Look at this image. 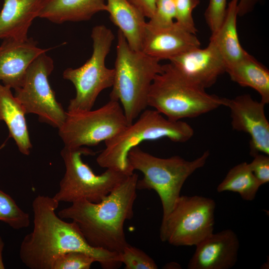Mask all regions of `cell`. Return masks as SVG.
<instances>
[{"label":"cell","mask_w":269,"mask_h":269,"mask_svg":"<svg viewBox=\"0 0 269 269\" xmlns=\"http://www.w3.org/2000/svg\"><path fill=\"white\" fill-rule=\"evenodd\" d=\"M49 49L39 47L31 38L3 39L0 45V82L14 90L19 88L31 63Z\"/></svg>","instance_id":"16"},{"label":"cell","mask_w":269,"mask_h":269,"mask_svg":"<svg viewBox=\"0 0 269 269\" xmlns=\"http://www.w3.org/2000/svg\"><path fill=\"white\" fill-rule=\"evenodd\" d=\"M0 221L15 230L27 228L30 224L28 213L22 210L10 196L0 189Z\"/></svg>","instance_id":"24"},{"label":"cell","mask_w":269,"mask_h":269,"mask_svg":"<svg viewBox=\"0 0 269 269\" xmlns=\"http://www.w3.org/2000/svg\"><path fill=\"white\" fill-rule=\"evenodd\" d=\"M144 15L150 19L155 10L156 0H128Z\"/></svg>","instance_id":"31"},{"label":"cell","mask_w":269,"mask_h":269,"mask_svg":"<svg viewBox=\"0 0 269 269\" xmlns=\"http://www.w3.org/2000/svg\"><path fill=\"white\" fill-rule=\"evenodd\" d=\"M265 104L249 94L227 98L226 107L230 110L232 128L250 136V154L269 155V123L265 113Z\"/></svg>","instance_id":"12"},{"label":"cell","mask_w":269,"mask_h":269,"mask_svg":"<svg viewBox=\"0 0 269 269\" xmlns=\"http://www.w3.org/2000/svg\"><path fill=\"white\" fill-rule=\"evenodd\" d=\"M119 260L125 269H157L154 261L140 249L128 244L119 253Z\"/></svg>","instance_id":"25"},{"label":"cell","mask_w":269,"mask_h":269,"mask_svg":"<svg viewBox=\"0 0 269 269\" xmlns=\"http://www.w3.org/2000/svg\"><path fill=\"white\" fill-rule=\"evenodd\" d=\"M174 0H156L154 15L147 23L154 26H166L174 22Z\"/></svg>","instance_id":"28"},{"label":"cell","mask_w":269,"mask_h":269,"mask_svg":"<svg viewBox=\"0 0 269 269\" xmlns=\"http://www.w3.org/2000/svg\"><path fill=\"white\" fill-rule=\"evenodd\" d=\"M195 246L188 269H229L236 263L240 243L236 234L226 229L213 233Z\"/></svg>","instance_id":"15"},{"label":"cell","mask_w":269,"mask_h":269,"mask_svg":"<svg viewBox=\"0 0 269 269\" xmlns=\"http://www.w3.org/2000/svg\"><path fill=\"white\" fill-rule=\"evenodd\" d=\"M22 105L13 95L11 89L0 83V121L7 126L9 136L14 140L19 151L28 155L32 145L30 139Z\"/></svg>","instance_id":"18"},{"label":"cell","mask_w":269,"mask_h":269,"mask_svg":"<svg viewBox=\"0 0 269 269\" xmlns=\"http://www.w3.org/2000/svg\"><path fill=\"white\" fill-rule=\"evenodd\" d=\"M175 22L188 32L196 34L198 31L192 15L193 11L200 3L199 0H174Z\"/></svg>","instance_id":"26"},{"label":"cell","mask_w":269,"mask_h":269,"mask_svg":"<svg viewBox=\"0 0 269 269\" xmlns=\"http://www.w3.org/2000/svg\"><path fill=\"white\" fill-rule=\"evenodd\" d=\"M106 11L133 50L141 51L145 17L128 0H107Z\"/></svg>","instance_id":"20"},{"label":"cell","mask_w":269,"mask_h":269,"mask_svg":"<svg viewBox=\"0 0 269 269\" xmlns=\"http://www.w3.org/2000/svg\"><path fill=\"white\" fill-rule=\"evenodd\" d=\"M45 0H3L0 12V39L23 40Z\"/></svg>","instance_id":"17"},{"label":"cell","mask_w":269,"mask_h":269,"mask_svg":"<svg viewBox=\"0 0 269 269\" xmlns=\"http://www.w3.org/2000/svg\"><path fill=\"white\" fill-rule=\"evenodd\" d=\"M46 52L38 56L28 67L22 84L15 90L14 96L26 114H33L38 120L58 129L64 123L66 112L59 103L48 77L54 69V62Z\"/></svg>","instance_id":"11"},{"label":"cell","mask_w":269,"mask_h":269,"mask_svg":"<svg viewBox=\"0 0 269 269\" xmlns=\"http://www.w3.org/2000/svg\"><path fill=\"white\" fill-rule=\"evenodd\" d=\"M209 155L206 150L191 161L178 155L160 158L136 146L129 152L128 159L132 169L140 171L143 175L142 178L138 179L136 189L153 190L159 196L163 220L172 210L185 181L205 164Z\"/></svg>","instance_id":"6"},{"label":"cell","mask_w":269,"mask_h":269,"mask_svg":"<svg viewBox=\"0 0 269 269\" xmlns=\"http://www.w3.org/2000/svg\"><path fill=\"white\" fill-rule=\"evenodd\" d=\"M96 259L85 253L72 251L59 256L55 261L52 269H89Z\"/></svg>","instance_id":"27"},{"label":"cell","mask_w":269,"mask_h":269,"mask_svg":"<svg viewBox=\"0 0 269 269\" xmlns=\"http://www.w3.org/2000/svg\"><path fill=\"white\" fill-rule=\"evenodd\" d=\"M93 52L81 66L68 68L63 73L64 79L74 85L76 95L71 99L67 112L92 110L100 93L113 86L115 71L106 66L105 60L115 39L112 31L104 25L94 26L91 32Z\"/></svg>","instance_id":"8"},{"label":"cell","mask_w":269,"mask_h":269,"mask_svg":"<svg viewBox=\"0 0 269 269\" xmlns=\"http://www.w3.org/2000/svg\"><path fill=\"white\" fill-rule=\"evenodd\" d=\"M261 186L250 170L248 163L243 162L231 168L218 185V192L232 191L239 193L243 199L253 200Z\"/></svg>","instance_id":"23"},{"label":"cell","mask_w":269,"mask_h":269,"mask_svg":"<svg viewBox=\"0 0 269 269\" xmlns=\"http://www.w3.org/2000/svg\"><path fill=\"white\" fill-rule=\"evenodd\" d=\"M227 7V0H209L204 16L212 33L216 32L221 25Z\"/></svg>","instance_id":"29"},{"label":"cell","mask_w":269,"mask_h":269,"mask_svg":"<svg viewBox=\"0 0 269 269\" xmlns=\"http://www.w3.org/2000/svg\"><path fill=\"white\" fill-rule=\"evenodd\" d=\"M253 157L254 159L248 165L261 186L269 181V155L260 153Z\"/></svg>","instance_id":"30"},{"label":"cell","mask_w":269,"mask_h":269,"mask_svg":"<svg viewBox=\"0 0 269 269\" xmlns=\"http://www.w3.org/2000/svg\"><path fill=\"white\" fill-rule=\"evenodd\" d=\"M260 0H239L238 16H242L251 12Z\"/></svg>","instance_id":"32"},{"label":"cell","mask_w":269,"mask_h":269,"mask_svg":"<svg viewBox=\"0 0 269 269\" xmlns=\"http://www.w3.org/2000/svg\"><path fill=\"white\" fill-rule=\"evenodd\" d=\"M115 77L110 100L120 102L130 125L146 109L147 97L155 76L162 70L160 60L129 45L118 30Z\"/></svg>","instance_id":"4"},{"label":"cell","mask_w":269,"mask_h":269,"mask_svg":"<svg viewBox=\"0 0 269 269\" xmlns=\"http://www.w3.org/2000/svg\"><path fill=\"white\" fill-rule=\"evenodd\" d=\"M4 242L1 238L0 237V269H4L5 268L3 261H2V250L4 247Z\"/></svg>","instance_id":"33"},{"label":"cell","mask_w":269,"mask_h":269,"mask_svg":"<svg viewBox=\"0 0 269 269\" xmlns=\"http://www.w3.org/2000/svg\"><path fill=\"white\" fill-rule=\"evenodd\" d=\"M138 179L134 172L100 202L79 200L60 210L58 215L75 222L91 246L120 253L129 244L124 224L134 215Z\"/></svg>","instance_id":"2"},{"label":"cell","mask_w":269,"mask_h":269,"mask_svg":"<svg viewBox=\"0 0 269 269\" xmlns=\"http://www.w3.org/2000/svg\"><path fill=\"white\" fill-rule=\"evenodd\" d=\"M193 134V128L187 123L170 120L155 110L146 109L135 122L104 142L105 148L96 161L101 167L131 175L134 170L129 164L128 155L133 148L144 141L163 138L183 143L191 138Z\"/></svg>","instance_id":"3"},{"label":"cell","mask_w":269,"mask_h":269,"mask_svg":"<svg viewBox=\"0 0 269 269\" xmlns=\"http://www.w3.org/2000/svg\"><path fill=\"white\" fill-rule=\"evenodd\" d=\"M169 61L191 82L205 89L213 85L227 69L224 58L211 38L206 47L192 49Z\"/></svg>","instance_id":"13"},{"label":"cell","mask_w":269,"mask_h":269,"mask_svg":"<svg viewBox=\"0 0 269 269\" xmlns=\"http://www.w3.org/2000/svg\"><path fill=\"white\" fill-rule=\"evenodd\" d=\"M227 98L207 93L171 63L162 65L147 97V106L172 121L192 118L226 106Z\"/></svg>","instance_id":"5"},{"label":"cell","mask_w":269,"mask_h":269,"mask_svg":"<svg viewBox=\"0 0 269 269\" xmlns=\"http://www.w3.org/2000/svg\"><path fill=\"white\" fill-rule=\"evenodd\" d=\"M106 8L105 0H45L38 17L58 24L79 22Z\"/></svg>","instance_id":"19"},{"label":"cell","mask_w":269,"mask_h":269,"mask_svg":"<svg viewBox=\"0 0 269 269\" xmlns=\"http://www.w3.org/2000/svg\"><path fill=\"white\" fill-rule=\"evenodd\" d=\"M239 0L228 3L224 19L210 38L216 44L227 64V68L240 61L248 53L240 44L237 28Z\"/></svg>","instance_id":"21"},{"label":"cell","mask_w":269,"mask_h":269,"mask_svg":"<svg viewBox=\"0 0 269 269\" xmlns=\"http://www.w3.org/2000/svg\"><path fill=\"white\" fill-rule=\"evenodd\" d=\"M129 125L120 102L110 99L95 110L66 111L58 134L64 146H93L112 138Z\"/></svg>","instance_id":"10"},{"label":"cell","mask_w":269,"mask_h":269,"mask_svg":"<svg viewBox=\"0 0 269 269\" xmlns=\"http://www.w3.org/2000/svg\"><path fill=\"white\" fill-rule=\"evenodd\" d=\"M95 154L86 146L63 148L61 156L65 171L59 189L53 196L54 199L59 203H72L79 200L98 203L130 175L109 168L101 174H96L82 158L84 155Z\"/></svg>","instance_id":"7"},{"label":"cell","mask_w":269,"mask_h":269,"mask_svg":"<svg viewBox=\"0 0 269 269\" xmlns=\"http://www.w3.org/2000/svg\"><path fill=\"white\" fill-rule=\"evenodd\" d=\"M216 203L198 195H180L162 220L160 238L175 246H196L213 233Z\"/></svg>","instance_id":"9"},{"label":"cell","mask_w":269,"mask_h":269,"mask_svg":"<svg viewBox=\"0 0 269 269\" xmlns=\"http://www.w3.org/2000/svg\"><path fill=\"white\" fill-rule=\"evenodd\" d=\"M226 72L233 81L256 91L265 105L269 103V70L249 53L228 67Z\"/></svg>","instance_id":"22"},{"label":"cell","mask_w":269,"mask_h":269,"mask_svg":"<svg viewBox=\"0 0 269 269\" xmlns=\"http://www.w3.org/2000/svg\"><path fill=\"white\" fill-rule=\"evenodd\" d=\"M59 202L38 195L32 203L33 229L23 238L19 249L22 263L30 269H52L55 260L72 251L94 257L105 269L119 268V254L94 248L86 241L77 224L66 222L56 213Z\"/></svg>","instance_id":"1"},{"label":"cell","mask_w":269,"mask_h":269,"mask_svg":"<svg viewBox=\"0 0 269 269\" xmlns=\"http://www.w3.org/2000/svg\"><path fill=\"white\" fill-rule=\"evenodd\" d=\"M195 34L178 25L175 21L166 26H154L146 22L141 51L158 59L170 60L192 49L200 47Z\"/></svg>","instance_id":"14"}]
</instances>
